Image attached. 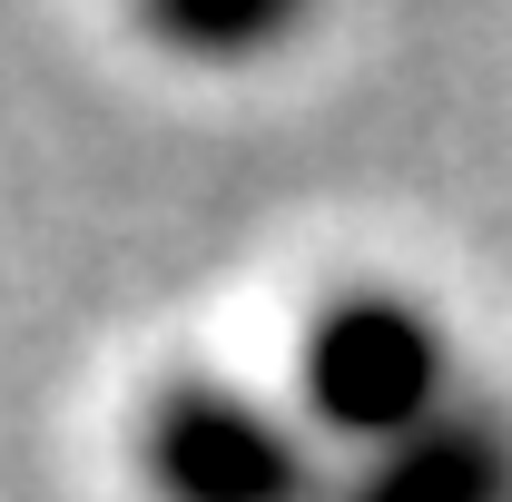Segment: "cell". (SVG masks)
<instances>
[{
	"label": "cell",
	"instance_id": "3957f363",
	"mask_svg": "<svg viewBox=\"0 0 512 502\" xmlns=\"http://www.w3.org/2000/svg\"><path fill=\"white\" fill-rule=\"evenodd\" d=\"M335 502H512V424L493 404H453L424 434L335 473Z\"/></svg>",
	"mask_w": 512,
	"mask_h": 502
},
{
	"label": "cell",
	"instance_id": "6da1fadb",
	"mask_svg": "<svg viewBox=\"0 0 512 502\" xmlns=\"http://www.w3.org/2000/svg\"><path fill=\"white\" fill-rule=\"evenodd\" d=\"M453 404H463L453 394V345L404 286H335L306 315V345H296V414H306V434L384 453V443L424 434Z\"/></svg>",
	"mask_w": 512,
	"mask_h": 502
},
{
	"label": "cell",
	"instance_id": "277c9868",
	"mask_svg": "<svg viewBox=\"0 0 512 502\" xmlns=\"http://www.w3.org/2000/svg\"><path fill=\"white\" fill-rule=\"evenodd\" d=\"M138 30L178 60H256V50L296 40V10H276V0H158V10H138Z\"/></svg>",
	"mask_w": 512,
	"mask_h": 502
},
{
	"label": "cell",
	"instance_id": "7a4b0ae2",
	"mask_svg": "<svg viewBox=\"0 0 512 502\" xmlns=\"http://www.w3.org/2000/svg\"><path fill=\"white\" fill-rule=\"evenodd\" d=\"M128 453H138V493L148 502H335L316 434L217 375L158 384Z\"/></svg>",
	"mask_w": 512,
	"mask_h": 502
}]
</instances>
